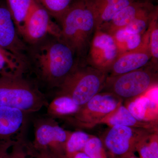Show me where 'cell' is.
Instances as JSON below:
<instances>
[{"mask_svg": "<svg viewBox=\"0 0 158 158\" xmlns=\"http://www.w3.org/2000/svg\"><path fill=\"white\" fill-rule=\"evenodd\" d=\"M119 158H140L137 157L135 154Z\"/></svg>", "mask_w": 158, "mask_h": 158, "instance_id": "obj_32", "label": "cell"}, {"mask_svg": "<svg viewBox=\"0 0 158 158\" xmlns=\"http://www.w3.org/2000/svg\"><path fill=\"white\" fill-rule=\"evenodd\" d=\"M157 15L158 6L152 4L133 20L125 28V30L131 34L143 35L147 31L152 21Z\"/></svg>", "mask_w": 158, "mask_h": 158, "instance_id": "obj_20", "label": "cell"}, {"mask_svg": "<svg viewBox=\"0 0 158 158\" xmlns=\"http://www.w3.org/2000/svg\"><path fill=\"white\" fill-rule=\"evenodd\" d=\"M61 34L60 26L54 22L48 11L36 2L21 34L23 40L32 45L48 35L60 38Z\"/></svg>", "mask_w": 158, "mask_h": 158, "instance_id": "obj_9", "label": "cell"}, {"mask_svg": "<svg viewBox=\"0 0 158 158\" xmlns=\"http://www.w3.org/2000/svg\"><path fill=\"white\" fill-rule=\"evenodd\" d=\"M151 59L148 29L142 36L141 44L135 49L119 55L108 71L107 76H116L137 70L147 65Z\"/></svg>", "mask_w": 158, "mask_h": 158, "instance_id": "obj_11", "label": "cell"}, {"mask_svg": "<svg viewBox=\"0 0 158 158\" xmlns=\"http://www.w3.org/2000/svg\"><path fill=\"white\" fill-rule=\"evenodd\" d=\"M106 124L110 127L120 125L145 129L158 130V123L139 121L123 104L102 119L99 123V124Z\"/></svg>", "mask_w": 158, "mask_h": 158, "instance_id": "obj_16", "label": "cell"}, {"mask_svg": "<svg viewBox=\"0 0 158 158\" xmlns=\"http://www.w3.org/2000/svg\"><path fill=\"white\" fill-rule=\"evenodd\" d=\"M31 148H32L33 154H34L35 158H55L48 152L46 151L35 150L32 148V146H31Z\"/></svg>", "mask_w": 158, "mask_h": 158, "instance_id": "obj_30", "label": "cell"}, {"mask_svg": "<svg viewBox=\"0 0 158 158\" xmlns=\"http://www.w3.org/2000/svg\"><path fill=\"white\" fill-rule=\"evenodd\" d=\"M152 4L148 1L137 0L119 11L111 21L103 24L96 30H100L112 36L116 31L125 28Z\"/></svg>", "mask_w": 158, "mask_h": 158, "instance_id": "obj_15", "label": "cell"}, {"mask_svg": "<svg viewBox=\"0 0 158 158\" xmlns=\"http://www.w3.org/2000/svg\"><path fill=\"white\" fill-rule=\"evenodd\" d=\"M158 130L114 126L110 127L101 139L110 158H121L135 154L139 143Z\"/></svg>", "mask_w": 158, "mask_h": 158, "instance_id": "obj_7", "label": "cell"}, {"mask_svg": "<svg viewBox=\"0 0 158 158\" xmlns=\"http://www.w3.org/2000/svg\"><path fill=\"white\" fill-rule=\"evenodd\" d=\"M9 158H35L31 142L26 140L25 136L18 139L9 150Z\"/></svg>", "mask_w": 158, "mask_h": 158, "instance_id": "obj_26", "label": "cell"}, {"mask_svg": "<svg viewBox=\"0 0 158 158\" xmlns=\"http://www.w3.org/2000/svg\"><path fill=\"white\" fill-rule=\"evenodd\" d=\"M82 152L90 158H110L102 139L96 136H91Z\"/></svg>", "mask_w": 158, "mask_h": 158, "instance_id": "obj_25", "label": "cell"}, {"mask_svg": "<svg viewBox=\"0 0 158 158\" xmlns=\"http://www.w3.org/2000/svg\"><path fill=\"white\" fill-rule=\"evenodd\" d=\"M70 132L54 118H39L34 123V138L31 146L35 150L48 152L55 158H66L65 144Z\"/></svg>", "mask_w": 158, "mask_h": 158, "instance_id": "obj_8", "label": "cell"}, {"mask_svg": "<svg viewBox=\"0 0 158 158\" xmlns=\"http://www.w3.org/2000/svg\"><path fill=\"white\" fill-rule=\"evenodd\" d=\"M143 1H148V2H151L152 3V2H153V0H143Z\"/></svg>", "mask_w": 158, "mask_h": 158, "instance_id": "obj_33", "label": "cell"}, {"mask_svg": "<svg viewBox=\"0 0 158 158\" xmlns=\"http://www.w3.org/2000/svg\"><path fill=\"white\" fill-rule=\"evenodd\" d=\"M47 107L48 117L65 119L75 114L81 107L69 96L57 94Z\"/></svg>", "mask_w": 158, "mask_h": 158, "instance_id": "obj_18", "label": "cell"}, {"mask_svg": "<svg viewBox=\"0 0 158 158\" xmlns=\"http://www.w3.org/2000/svg\"><path fill=\"white\" fill-rule=\"evenodd\" d=\"M28 65L27 62L0 45V76L23 77Z\"/></svg>", "mask_w": 158, "mask_h": 158, "instance_id": "obj_17", "label": "cell"}, {"mask_svg": "<svg viewBox=\"0 0 158 158\" xmlns=\"http://www.w3.org/2000/svg\"><path fill=\"white\" fill-rule=\"evenodd\" d=\"M29 115L18 109L0 106V143L25 136Z\"/></svg>", "mask_w": 158, "mask_h": 158, "instance_id": "obj_13", "label": "cell"}, {"mask_svg": "<svg viewBox=\"0 0 158 158\" xmlns=\"http://www.w3.org/2000/svg\"><path fill=\"white\" fill-rule=\"evenodd\" d=\"M91 136L82 131L71 132L65 144L66 156L83 151Z\"/></svg>", "mask_w": 158, "mask_h": 158, "instance_id": "obj_24", "label": "cell"}, {"mask_svg": "<svg viewBox=\"0 0 158 158\" xmlns=\"http://www.w3.org/2000/svg\"><path fill=\"white\" fill-rule=\"evenodd\" d=\"M158 65L150 62L137 70L107 77L101 92L113 94L123 101L140 96L158 83Z\"/></svg>", "mask_w": 158, "mask_h": 158, "instance_id": "obj_5", "label": "cell"}, {"mask_svg": "<svg viewBox=\"0 0 158 158\" xmlns=\"http://www.w3.org/2000/svg\"><path fill=\"white\" fill-rule=\"evenodd\" d=\"M121 1L136 0H87L88 5L95 14V18L105 7Z\"/></svg>", "mask_w": 158, "mask_h": 158, "instance_id": "obj_28", "label": "cell"}, {"mask_svg": "<svg viewBox=\"0 0 158 158\" xmlns=\"http://www.w3.org/2000/svg\"><path fill=\"white\" fill-rule=\"evenodd\" d=\"M66 158H90L85 153L83 152H79L67 155Z\"/></svg>", "mask_w": 158, "mask_h": 158, "instance_id": "obj_31", "label": "cell"}, {"mask_svg": "<svg viewBox=\"0 0 158 158\" xmlns=\"http://www.w3.org/2000/svg\"><path fill=\"white\" fill-rule=\"evenodd\" d=\"M40 41L34 44L30 58L43 81L59 88L81 62L71 48L60 38Z\"/></svg>", "mask_w": 158, "mask_h": 158, "instance_id": "obj_1", "label": "cell"}, {"mask_svg": "<svg viewBox=\"0 0 158 158\" xmlns=\"http://www.w3.org/2000/svg\"><path fill=\"white\" fill-rule=\"evenodd\" d=\"M123 102L113 94L100 92L81 106L75 114L64 119L77 127H93L123 104Z\"/></svg>", "mask_w": 158, "mask_h": 158, "instance_id": "obj_6", "label": "cell"}, {"mask_svg": "<svg viewBox=\"0 0 158 158\" xmlns=\"http://www.w3.org/2000/svg\"><path fill=\"white\" fill-rule=\"evenodd\" d=\"M52 17L60 22L73 0H35Z\"/></svg>", "mask_w": 158, "mask_h": 158, "instance_id": "obj_23", "label": "cell"}, {"mask_svg": "<svg viewBox=\"0 0 158 158\" xmlns=\"http://www.w3.org/2000/svg\"><path fill=\"white\" fill-rule=\"evenodd\" d=\"M142 36L127 32L125 29L116 31L112 35L119 52V55L137 48L141 44Z\"/></svg>", "mask_w": 158, "mask_h": 158, "instance_id": "obj_21", "label": "cell"}, {"mask_svg": "<svg viewBox=\"0 0 158 158\" xmlns=\"http://www.w3.org/2000/svg\"><path fill=\"white\" fill-rule=\"evenodd\" d=\"M148 29L149 47L152 56L150 62L158 66V15L152 21Z\"/></svg>", "mask_w": 158, "mask_h": 158, "instance_id": "obj_27", "label": "cell"}, {"mask_svg": "<svg viewBox=\"0 0 158 158\" xmlns=\"http://www.w3.org/2000/svg\"><path fill=\"white\" fill-rule=\"evenodd\" d=\"M19 35L21 34L35 0H6Z\"/></svg>", "mask_w": 158, "mask_h": 158, "instance_id": "obj_19", "label": "cell"}, {"mask_svg": "<svg viewBox=\"0 0 158 158\" xmlns=\"http://www.w3.org/2000/svg\"><path fill=\"white\" fill-rule=\"evenodd\" d=\"M125 102V106L136 119L158 123V85L140 96Z\"/></svg>", "mask_w": 158, "mask_h": 158, "instance_id": "obj_14", "label": "cell"}, {"mask_svg": "<svg viewBox=\"0 0 158 158\" xmlns=\"http://www.w3.org/2000/svg\"><path fill=\"white\" fill-rule=\"evenodd\" d=\"M119 55L113 37L100 30H96L90 42L85 63L107 73Z\"/></svg>", "mask_w": 158, "mask_h": 158, "instance_id": "obj_10", "label": "cell"}, {"mask_svg": "<svg viewBox=\"0 0 158 158\" xmlns=\"http://www.w3.org/2000/svg\"><path fill=\"white\" fill-rule=\"evenodd\" d=\"M107 77L106 73L80 62L60 85L57 94L69 96L82 106L102 91Z\"/></svg>", "mask_w": 158, "mask_h": 158, "instance_id": "obj_4", "label": "cell"}, {"mask_svg": "<svg viewBox=\"0 0 158 158\" xmlns=\"http://www.w3.org/2000/svg\"><path fill=\"white\" fill-rule=\"evenodd\" d=\"M16 141L0 143V158H9V150Z\"/></svg>", "mask_w": 158, "mask_h": 158, "instance_id": "obj_29", "label": "cell"}, {"mask_svg": "<svg viewBox=\"0 0 158 158\" xmlns=\"http://www.w3.org/2000/svg\"><path fill=\"white\" fill-rule=\"evenodd\" d=\"M59 23L60 39L70 47L79 61L85 62L96 29L95 14L87 0H73Z\"/></svg>", "mask_w": 158, "mask_h": 158, "instance_id": "obj_2", "label": "cell"}, {"mask_svg": "<svg viewBox=\"0 0 158 158\" xmlns=\"http://www.w3.org/2000/svg\"><path fill=\"white\" fill-rule=\"evenodd\" d=\"M48 103L38 88L23 77L0 76V106L15 108L30 114L47 107Z\"/></svg>", "mask_w": 158, "mask_h": 158, "instance_id": "obj_3", "label": "cell"}, {"mask_svg": "<svg viewBox=\"0 0 158 158\" xmlns=\"http://www.w3.org/2000/svg\"><path fill=\"white\" fill-rule=\"evenodd\" d=\"M0 45L29 64L28 48L18 33L8 8L0 5Z\"/></svg>", "mask_w": 158, "mask_h": 158, "instance_id": "obj_12", "label": "cell"}, {"mask_svg": "<svg viewBox=\"0 0 158 158\" xmlns=\"http://www.w3.org/2000/svg\"><path fill=\"white\" fill-rule=\"evenodd\" d=\"M137 152L140 158H158V130L151 133L139 143Z\"/></svg>", "mask_w": 158, "mask_h": 158, "instance_id": "obj_22", "label": "cell"}]
</instances>
